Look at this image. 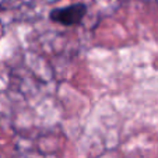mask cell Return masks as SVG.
Instances as JSON below:
<instances>
[{
	"instance_id": "6da1fadb",
	"label": "cell",
	"mask_w": 158,
	"mask_h": 158,
	"mask_svg": "<svg viewBox=\"0 0 158 158\" xmlns=\"http://www.w3.org/2000/svg\"><path fill=\"white\" fill-rule=\"evenodd\" d=\"M87 14V6L83 3L70 4L66 7L55 9L51 11V20L64 27L78 25Z\"/></svg>"
}]
</instances>
